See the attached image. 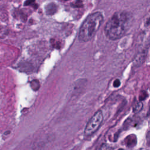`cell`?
Listing matches in <instances>:
<instances>
[{
    "mask_svg": "<svg viewBox=\"0 0 150 150\" xmlns=\"http://www.w3.org/2000/svg\"><path fill=\"white\" fill-rule=\"evenodd\" d=\"M30 86L34 91H36L39 88L40 84L38 80H33L30 83Z\"/></svg>",
    "mask_w": 150,
    "mask_h": 150,
    "instance_id": "5b68a950",
    "label": "cell"
},
{
    "mask_svg": "<svg viewBox=\"0 0 150 150\" xmlns=\"http://www.w3.org/2000/svg\"><path fill=\"white\" fill-rule=\"evenodd\" d=\"M103 120V112L101 110H98L91 117V118L88 121L84 130V134L87 136H88L94 133L99 128Z\"/></svg>",
    "mask_w": 150,
    "mask_h": 150,
    "instance_id": "3957f363",
    "label": "cell"
},
{
    "mask_svg": "<svg viewBox=\"0 0 150 150\" xmlns=\"http://www.w3.org/2000/svg\"><path fill=\"white\" fill-rule=\"evenodd\" d=\"M103 21V16L100 12L89 15L83 21L78 33V39L82 42L90 40L99 29Z\"/></svg>",
    "mask_w": 150,
    "mask_h": 150,
    "instance_id": "7a4b0ae2",
    "label": "cell"
},
{
    "mask_svg": "<svg viewBox=\"0 0 150 150\" xmlns=\"http://www.w3.org/2000/svg\"><path fill=\"white\" fill-rule=\"evenodd\" d=\"M142 108V103L141 102H138L134 106L133 111L135 113V112L137 113V112H139L141 110Z\"/></svg>",
    "mask_w": 150,
    "mask_h": 150,
    "instance_id": "8992f818",
    "label": "cell"
},
{
    "mask_svg": "<svg viewBox=\"0 0 150 150\" xmlns=\"http://www.w3.org/2000/svg\"><path fill=\"white\" fill-rule=\"evenodd\" d=\"M100 150H112V149L111 148V147L108 145L107 144H103L101 147H100Z\"/></svg>",
    "mask_w": 150,
    "mask_h": 150,
    "instance_id": "ba28073f",
    "label": "cell"
},
{
    "mask_svg": "<svg viewBox=\"0 0 150 150\" xmlns=\"http://www.w3.org/2000/svg\"><path fill=\"white\" fill-rule=\"evenodd\" d=\"M134 21L132 14L125 11L115 12L107 22L104 27L106 37L116 40L124 36L131 27Z\"/></svg>",
    "mask_w": 150,
    "mask_h": 150,
    "instance_id": "6da1fadb",
    "label": "cell"
},
{
    "mask_svg": "<svg viewBox=\"0 0 150 150\" xmlns=\"http://www.w3.org/2000/svg\"><path fill=\"white\" fill-rule=\"evenodd\" d=\"M121 84V82H120V80L119 79H116L114 81V83H113V86L114 87H118L120 86Z\"/></svg>",
    "mask_w": 150,
    "mask_h": 150,
    "instance_id": "9c48e42d",
    "label": "cell"
},
{
    "mask_svg": "<svg viewBox=\"0 0 150 150\" xmlns=\"http://www.w3.org/2000/svg\"><path fill=\"white\" fill-rule=\"evenodd\" d=\"M125 143L128 147H133L137 144V137L135 135L132 134L127 137L125 139Z\"/></svg>",
    "mask_w": 150,
    "mask_h": 150,
    "instance_id": "277c9868",
    "label": "cell"
},
{
    "mask_svg": "<svg viewBox=\"0 0 150 150\" xmlns=\"http://www.w3.org/2000/svg\"><path fill=\"white\" fill-rule=\"evenodd\" d=\"M118 150H124V149H122V148H120V149H118Z\"/></svg>",
    "mask_w": 150,
    "mask_h": 150,
    "instance_id": "30bf717a",
    "label": "cell"
},
{
    "mask_svg": "<svg viewBox=\"0 0 150 150\" xmlns=\"http://www.w3.org/2000/svg\"><path fill=\"white\" fill-rule=\"evenodd\" d=\"M148 97V94L146 91H142L140 93L139 97V101H142L146 99V98Z\"/></svg>",
    "mask_w": 150,
    "mask_h": 150,
    "instance_id": "52a82bcc",
    "label": "cell"
}]
</instances>
